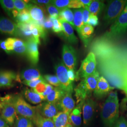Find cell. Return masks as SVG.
I'll list each match as a JSON object with an SVG mask.
<instances>
[{"label":"cell","instance_id":"obj_1","mask_svg":"<svg viewBox=\"0 0 127 127\" xmlns=\"http://www.w3.org/2000/svg\"><path fill=\"white\" fill-rule=\"evenodd\" d=\"M99 77V73L96 70L93 74L82 80L74 89L77 104L91 97L92 93L95 90Z\"/></svg>","mask_w":127,"mask_h":127},{"label":"cell","instance_id":"obj_2","mask_svg":"<svg viewBox=\"0 0 127 127\" xmlns=\"http://www.w3.org/2000/svg\"><path fill=\"white\" fill-rule=\"evenodd\" d=\"M101 117L105 127H114L119 118V100L107 98L103 106Z\"/></svg>","mask_w":127,"mask_h":127},{"label":"cell","instance_id":"obj_3","mask_svg":"<svg viewBox=\"0 0 127 127\" xmlns=\"http://www.w3.org/2000/svg\"><path fill=\"white\" fill-rule=\"evenodd\" d=\"M127 0H114L108 2L104 12V19L107 25L113 23L122 13Z\"/></svg>","mask_w":127,"mask_h":127},{"label":"cell","instance_id":"obj_4","mask_svg":"<svg viewBox=\"0 0 127 127\" xmlns=\"http://www.w3.org/2000/svg\"><path fill=\"white\" fill-rule=\"evenodd\" d=\"M11 100L17 114L32 120L37 114L36 107L28 104L20 95L11 96Z\"/></svg>","mask_w":127,"mask_h":127},{"label":"cell","instance_id":"obj_5","mask_svg":"<svg viewBox=\"0 0 127 127\" xmlns=\"http://www.w3.org/2000/svg\"><path fill=\"white\" fill-rule=\"evenodd\" d=\"M0 116L9 126L13 127L17 114L11 100V96L7 95L0 102Z\"/></svg>","mask_w":127,"mask_h":127},{"label":"cell","instance_id":"obj_6","mask_svg":"<svg viewBox=\"0 0 127 127\" xmlns=\"http://www.w3.org/2000/svg\"><path fill=\"white\" fill-rule=\"evenodd\" d=\"M96 67V61L95 55L92 52H90L84 59L79 70L76 73V81L82 80L95 73Z\"/></svg>","mask_w":127,"mask_h":127},{"label":"cell","instance_id":"obj_7","mask_svg":"<svg viewBox=\"0 0 127 127\" xmlns=\"http://www.w3.org/2000/svg\"><path fill=\"white\" fill-rule=\"evenodd\" d=\"M127 32V13H122L105 34L108 38H114L121 36Z\"/></svg>","mask_w":127,"mask_h":127},{"label":"cell","instance_id":"obj_8","mask_svg":"<svg viewBox=\"0 0 127 127\" xmlns=\"http://www.w3.org/2000/svg\"><path fill=\"white\" fill-rule=\"evenodd\" d=\"M57 76L61 84V88L67 92L72 93L73 90V82H71L68 76L67 69L62 62L57 64L55 67Z\"/></svg>","mask_w":127,"mask_h":127},{"label":"cell","instance_id":"obj_9","mask_svg":"<svg viewBox=\"0 0 127 127\" xmlns=\"http://www.w3.org/2000/svg\"><path fill=\"white\" fill-rule=\"evenodd\" d=\"M64 64L67 70H74L77 63L76 51L72 46L64 44L62 49Z\"/></svg>","mask_w":127,"mask_h":127},{"label":"cell","instance_id":"obj_10","mask_svg":"<svg viewBox=\"0 0 127 127\" xmlns=\"http://www.w3.org/2000/svg\"><path fill=\"white\" fill-rule=\"evenodd\" d=\"M96 108L95 101L91 97L86 98L82 106L83 122L85 125H89L94 118Z\"/></svg>","mask_w":127,"mask_h":127},{"label":"cell","instance_id":"obj_11","mask_svg":"<svg viewBox=\"0 0 127 127\" xmlns=\"http://www.w3.org/2000/svg\"><path fill=\"white\" fill-rule=\"evenodd\" d=\"M0 32L15 36H21L17 24L4 17H0Z\"/></svg>","mask_w":127,"mask_h":127},{"label":"cell","instance_id":"obj_12","mask_svg":"<svg viewBox=\"0 0 127 127\" xmlns=\"http://www.w3.org/2000/svg\"><path fill=\"white\" fill-rule=\"evenodd\" d=\"M37 112L42 116L52 119L59 112L57 104L46 102L36 106Z\"/></svg>","mask_w":127,"mask_h":127},{"label":"cell","instance_id":"obj_13","mask_svg":"<svg viewBox=\"0 0 127 127\" xmlns=\"http://www.w3.org/2000/svg\"><path fill=\"white\" fill-rule=\"evenodd\" d=\"M28 10L32 21L43 27V24L45 19V11L43 7L40 5L30 4L28 5Z\"/></svg>","mask_w":127,"mask_h":127},{"label":"cell","instance_id":"obj_14","mask_svg":"<svg viewBox=\"0 0 127 127\" xmlns=\"http://www.w3.org/2000/svg\"><path fill=\"white\" fill-rule=\"evenodd\" d=\"M26 43L27 45V58L33 64L36 65L38 63L39 59L38 44L32 37L27 39Z\"/></svg>","mask_w":127,"mask_h":127},{"label":"cell","instance_id":"obj_15","mask_svg":"<svg viewBox=\"0 0 127 127\" xmlns=\"http://www.w3.org/2000/svg\"><path fill=\"white\" fill-rule=\"evenodd\" d=\"M72 94L66 92L61 100L57 104L59 112H64L70 114L75 107V102L73 99Z\"/></svg>","mask_w":127,"mask_h":127},{"label":"cell","instance_id":"obj_16","mask_svg":"<svg viewBox=\"0 0 127 127\" xmlns=\"http://www.w3.org/2000/svg\"><path fill=\"white\" fill-rule=\"evenodd\" d=\"M114 89L109 84V82L103 76H100L97 82L94 95L97 98H102L109 94Z\"/></svg>","mask_w":127,"mask_h":127},{"label":"cell","instance_id":"obj_17","mask_svg":"<svg viewBox=\"0 0 127 127\" xmlns=\"http://www.w3.org/2000/svg\"><path fill=\"white\" fill-rule=\"evenodd\" d=\"M83 102H82L73 109L70 114L69 123H71L73 127H80L82 124V114Z\"/></svg>","mask_w":127,"mask_h":127},{"label":"cell","instance_id":"obj_18","mask_svg":"<svg viewBox=\"0 0 127 127\" xmlns=\"http://www.w3.org/2000/svg\"><path fill=\"white\" fill-rule=\"evenodd\" d=\"M17 78L15 73L12 71H0V88L12 86L13 85L14 80H16Z\"/></svg>","mask_w":127,"mask_h":127},{"label":"cell","instance_id":"obj_19","mask_svg":"<svg viewBox=\"0 0 127 127\" xmlns=\"http://www.w3.org/2000/svg\"><path fill=\"white\" fill-rule=\"evenodd\" d=\"M24 95L28 101L32 104H38L46 101V98L33 91L32 89L26 88L24 91Z\"/></svg>","mask_w":127,"mask_h":127},{"label":"cell","instance_id":"obj_20","mask_svg":"<svg viewBox=\"0 0 127 127\" xmlns=\"http://www.w3.org/2000/svg\"><path fill=\"white\" fill-rule=\"evenodd\" d=\"M63 27V33L65 39L69 42L73 44H76L78 42L77 37L75 35L73 28L67 22L64 20H60Z\"/></svg>","mask_w":127,"mask_h":127},{"label":"cell","instance_id":"obj_21","mask_svg":"<svg viewBox=\"0 0 127 127\" xmlns=\"http://www.w3.org/2000/svg\"><path fill=\"white\" fill-rule=\"evenodd\" d=\"M40 72L36 68H28L23 71L20 74V78L23 81H31L42 78Z\"/></svg>","mask_w":127,"mask_h":127},{"label":"cell","instance_id":"obj_22","mask_svg":"<svg viewBox=\"0 0 127 127\" xmlns=\"http://www.w3.org/2000/svg\"><path fill=\"white\" fill-rule=\"evenodd\" d=\"M66 92L61 88L55 87L50 93L46 96V101L48 102L57 104Z\"/></svg>","mask_w":127,"mask_h":127},{"label":"cell","instance_id":"obj_23","mask_svg":"<svg viewBox=\"0 0 127 127\" xmlns=\"http://www.w3.org/2000/svg\"><path fill=\"white\" fill-rule=\"evenodd\" d=\"M32 121L37 127H55L52 119L44 117L37 112Z\"/></svg>","mask_w":127,"mask_h":127},{"label":"cell","instance_id":"obj_24","mask_svg":"<svg viewBox=\"0 0 127 127\" xmlns=\"http://www.w3.org/2000/svg\"><path fill=\"white\" fill-rule=\"evenodd\" d=\"M70 114L59 112L52 118L55 127H65L69 123Z\"/></svg>","mask_w":127,"mask_h":127},{"label":"cell","instance_id":"obj_25","mask_svg":"<svg viewBox=\"0 0 127 127\" xmlns=\"http://www.w3.org/2000/svg\"><path fill=\"white\" fill-rule=\"evenodd\" d=\"M73 14L74 28L77 31L79 35H80L82 28L84 26L82 17V8L81 9H74Z\"/></svg>","mask_w":127,"mask_h":127},{"label":"cell","instance_id":"obj_26","mask_svg":"<svg viewBox=\"0 0 127 127\" xmlns=\"http://www.w3.org/2000/svg\"><path fill=\"white\" fill-rule=\"evenodd\" d=\"M21 35L27 37L28 38L32 37V30L34 26L33 22L30 23H17Z\"/></svg>","mask_w":127,"mask_h":127},{"label":"cell","instance_id":"obj_27","mask_svg":"<svg viewBox=\"0 0 127 127\" xmlns=\"http://www.w3.org/2000/svg\"><path fill=\"white\" fill-rule=\"evenodd\" d=\"M73 18L74 14L73 11L68 8L62 9L58 18L59 20L65 21L74 27Z\"/></svg>","mask_w":127,"mask_h":127},{"label":"cell","instance_id":"obj_28","mask_svg":"<svg viewBox=\"0 0 127 127\" xmlns=\"http://www.w3.org/2000/svg\"><path fill=\"white\" fill-rule=\"evenodd\" d=\"M93 32L94 27L89 25L87 24L86 25H84L82 27L79 36L83 41L86 47L88 43L89 38L92 35Z\"/></svg>","mask_w":127,"mask_h":127},{"label":"cell","instance_id":"obj_29","mask_svg":"<svg viewBox=\"0 0 127 127\" xmlns=\"http://www.w3.org/2000/svg\"><path fill=\"white\" fill-rule=\"evenodd\" d=\"M104 7V2L100 0H92L90 5L88 9L91 14L97 16L100 13Z\"/></svg>","mask_w":127,"mask_h":127},{"label":"cell","instance_id":"obj_30","mask_svg":"<svg viewBox=\"0 0 127 127\" xmlns=\"http://www.w3.org/2000/svg\"><path fill=\"white\" fill-rule=\"evenodd\" d=\"M13 127H34L32 120L28 118L18 115Z\"/></svg>","mask_w":127,"mask_h":127},{"label":"cell","instance_id":"obj_31","mask_svg":"<svg viewBox=\"0 0 127 127\" xmlns=\"http://www.w3.org/2000/svg\"><path fill=\"white\" fill-rule=\"evenodd\" d=\"M17 18V23H30L32 22V19L28 9H26L19 12Z\"/></svg>","mask_w":127,"mask_h":127},{"label":"cell","instance_id":"obj_32","mask_svg":"<svg viewBox=\"0 0 127 127\" xmlns=\"http://www.w3.org/2000/svg\"><path fill=\"white\" fill-rule=\"evenodd\" d=\"M72 2V0H52L51 4L62 10L67 8L70 9Z\"/></svg>","mask_w":127,"mask_h":127},{"label":"cell","instance_id":"obj_33","mask_svg":"<svg viewBox=\"0 0 127 127\" xmlns=\"http://www.w3.org/2000/svg\"><path fill=\"white\" fill-rule=\"evenodd\" d=\"M0 4L5 11L9 15L15 9L13 0H0Z\"/></svg>","mask_w":127,"mask_h":127},{"label":"cell","instance_id":"obj_34","mask_svg":"<svg viewBox=\"0 0 127 127\" xmlns=\"http://www.w3.org/2000/svg\"><path fill=\"white\" fill-rule=\"evenodd\" d=\"M46 7L48 13L50 15V17L55 19L58 18L61 9H59L51 3L46 5Z\"/></svg>","mask_w":127,"mask_h":127},{"label":"cell","instance_id":"obj_35","mask_svg":"<svg viewBox=\"0 0 127 127\" xmlns=\"http://www.w3.org/2000/svg\"><path fill=\"white\" fill-rule=\"evenodd\" d=\"M44 78L46 82H48L50 85L55 87L61 88V84L57 76L47 74L44 76Z\"/></svg>","mask_w":127,"mask_h":127},{"label":"cell","instance_id":"obj_36","mask_svg":"<svg viewBox=\"0 0 127 127\" xmlns=\"http://www.w3.org/2000/svg\"><path fill=\"white\" fill-rule=\"evenodd\" d=\"M13 1L15 8L19 12L24 9H28L29 4H27L26 2L24 1V0H13Z\"/></svg>","mask_w":127,"mask_h":127},{"label":"cell","instance_id":"obj_37","mask_svg":"<svg viewBox=\"0 0 127 127\" xmlns=\"http://www.w3.org/2000/svg\"><path fill=\"white\" fill-rule=\"evenodd\" d=\"M53 25L52 30L56 33H60L63 32V27L62 25L58 18L55 19L53 22Z\"/></svg>","mask_w":127,"mask_h":127},{"label":"cell","instance_id":"obj_38","mask_svg":"<svg viewBox=\"0 0 127 127\" xmlns=\"http://www.w3.org/2000/svg\"><path fill=\"white\" fill-rule=\"evenodd\" d=\"M42 82H46L44 78L43 77L41 78V79L31 81H23L22 83L27 86L31 88V89H34L38 84Z\"/></svg>","mask_w":127,"mask_h":127},{"label":"cell","instance_id":"obj_39","mask_svg":"<svg viewBox=\"0 0 127 127\" xmlns=\"http://www.w3.org/2000/svg\"><path fill=\"white\" fill-rule=\"evenodd\" d=\"M15 38H8L5 41V46L8 53H10L14 50V43Z\"/></svg>","mask_w":127,"mask_h":127},{"label":"cell","instance_id":"obj_40","mask_svg":"<svg viewBox=\"0 0 127 127\" xmlns=\"http://www.w3.org/2000/svg\"><path fill=\"white\" fill-rule=\"evenodd\" d=\"M47 82H42L38 84L35 88L32 89L37 93L42 95L45 91L47 88Z\"/></svg>","mask_w":127,"mask_h":127},{"label":"cell","instance_id":"obj_41","mask_svg":"<svg viewBox=\"0 0 127 127\" xmlns=\"http://www.w3.org/2000/svg\"><path fill=\"white\" fill-rule=\"evenodd\" d=\"M55 18H52L51 17H49L48 18H46L45 19L44 23L43 24V27L45 29H52L53 25V21Z\"/></svg>","mask_w":127,"mask_h":127},{"label":"cell","instance_id":"obj_42","mask_svg":"<svg viewBox=\"0 0 127 127\" xmlns=\"http://www.w3.org/2000/svg\"><path fill=\"white\" fill-rule=\"evenodd\" d=\"M13 51L17 54L20 55H27V43H26L25 45H24L22 46H21L20 47L15 48L14 49Z\"/></svg>","mask_w":127,"mask_h":127},{"label":"cell","instance_id":"obj_43","mask_svg":"<svg viewBox=\"0 0 127 127\" xmlns=\"http://www.w3.org/2000/svg\"><path fill=\"white\" fill-rule=\"evenodd\" d=\"M90 15L91 13L89 10L88 8H82V17H83V21L84 26L88 24Z\"/></svg>","mask_w":127,"mask_h":127},{"label":"cell","instance_id":"obj_44","mask_svg":"<svg viewBox=\"0 0 127 127\" xmlns=\"http://www.w3.org/2000/svg\"><path fill=\"white\" fill-rule=\"evenodd\" d=\"M98 23H99L98 18H97V16L91 14L89 21H88V25H89L92 27L93 26L95 27L98 25Z\"/></svg>","mask_w":127,"mask_h":127},{"label":"cell","instance_id":"obj_45","mask_svg":"<svg viewBox=\"0 0 127 127\" xmlns=\"http://www.w3.org/2000/svg\"><path fill=\"white\" fill-rule=\"evenodd\" d=\"M114 127H127V121L126 120L123 116L119 117L118 121L114 125Z\"/></svg>","mask_w":127,"mask_h":127},{"label":"cell","instance_id":"obj_46","mask_svg":"<svg viewBox=\"0 0 127 127\" xmlns=\"http://www.w3.org/2000/svg\"><path fill=\"white\" fill-rule=\"evenodd\" d=\"M31 1L33 3L39 5H47L50 4L51 3L52 0H31Z\"/></svg>","mask_w":127,"mask_h":127},{"label":"cell","instance_id":"obj_47","mask_svg":"<svg viewBox=\"0 0 127 127\" xmlns=\"http://www.w3.org/2000/svg\"><path fill=\"white\" fill-rule=\"evenodd\" d=\"M26 43V41H24L22 40L18 39H15V40L14 41V49L15 48H18V47H20L21 46L25 45Z\"/></svg>","mask_w":127,"mask_h":127},{"label":"cell","instance_id":"obj_48","mask_svg":"<svg viewBox=\"0 0 127 127\" xmlns=\"http://www.w3.org/2000/svg\"><path fill=\"white\" fill-rule=\"evenodd\" d=\"M107 98L113 100H118V94L116 91H112L109 93Z\"/></svg>","mask_w":127,"mask_h":127},{"label":"cell","instance_id":"obj_49","mask_svg":"<svg viewBox=\"0 0 127 127\" xmlns=\"http://www.w3.org/2000/svg\"><path fill=\"white\" fill-rule=\"evenodd\" d=\"M67 73H68V76L69 80L73 82L75 79L76 75L74 73V70H67Z\"/></svg>","mask_w":127,"mask_h":127},{"label":"cell","instance_id":"obj_50","mask_svg":"<svg viewBox=\"0 0 127 127\" xmlns=\"http://www.w3.org/2000/svg\"><path fill=\"white\" fill-rule=\"evenodd\" d=\"M83 8H88L92 0H80Z\"/></svg>","mask_w":127,"mask_h":127},{"label":"cell","instance_id":"obj_51","mask_svg":"<svg viewBox=\"0 0 127 127\" xmlns=\"http://www.w3.org/2000/svg\"><path fill=\"white\" fill-rule=\"evenodd\" d=\"M0 127H9V124L4 120L0 117Z\"/></svg>","mask_w":127,"mask_h":127},{"label":"cell","instance_id":"obj_52","mask_svg":"<svg viewBox=\"0 0 127 127\" xmlns=\"http://www.w3.org/2000/svg\"><path fill=\"white\" fill-rule=\"evenodd\" d=\"M123 91L127 95V73L124 75V87Z\"/></svg>","mask_w":127,"mask_h":127},{"label":"cell","instance_id":"obj_53","mask_svg":"<svg viewBox=\"0 0 127 127\" xmlns=\"http://www.w3.org/2000/svg\"><path fill=\"white\" fill-rule=\"evenodd\" d=\"M0 48H1L2 50H4L5 51L8 53V51L6 49V46H5V41H1L0 40Z\"/></svg>","mask_w":127,"mask_h":127},{"label":"cell","instance_id":"obj_54","mask_svg":"<svg viewBox=\"0 0 127 127\" xmlns=\"http://www.w3.org/2000/svg\"><path fill=\"white\" fill-rule=\"evenodd\" d=\"M18 13H19V12L17 10H16V9H14L12 11L11 14L13 15L14 17V18H17L18 16Z\"/></svg>","mask_w":127,"mask_h":127},{"label":"cell","instance_id":"obj_55","mask_svg":"<svg viewBox=\"0 0 127 127\" xmlns=\"http://www.w3.org/2000/svg\"><path fill=\"white\" fill-rule=\"evenodd\" d=\"M122 13H127V4L126 5Z\"/></svg>","mask_w":127,"mask_h":127},{"label":"cell","instance_id":"obj_56","mask_svg":"<svg viewBox=\"0 0 127 127\" xmlns=\"http://www.w3.org/2000/svg\"><path fill=\"white\" fill-rule=\"evenodd\" d=\"M65 127H73V125L71 124V123H68V124L65 126Z\"/></svg>","mask_w":127,"mask_h":127},{"label":"cell","instance_id":"obj_57","mask_svg":"<svg viewBox=\"0 0 127 127\" xmlns=\"http://www.w3.org/2000/svg\"><path fill=\"white\" fill-rule=\"evenodd\" d=\"M89 127L88 126H87V125H84V126H82V127Z\"/></svg>","mask_w":127,"mask_h":127},{"label":"cell","instance_id":"obj_58","mask_svg":"<svg viewBox=\"0 0 127 127\" xmlns=\"http://www.w3.org/2000/svg\"></svg>","mask_w":127,"mask_h":127}]
</instances>
